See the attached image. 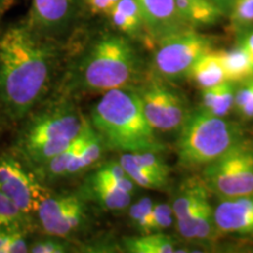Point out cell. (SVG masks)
I'll use <instances>...</instances> for the list:
<instances>
[{"label": "cell", "instance_id": "32", "mask_svg": "<svg viewBox=\"0 0 253 253\" xmlns=\"http://www.w3.org/2000/svg\"><path fill=\"white\" fill-rule=\"evenodd\" d=\"M220 87L221 84H218V86L202 89V108L208 110V112H211V109L213 108V106L217 102L218 96H219Z\"/></svg>", "mask_w": 253, "mask_h": 253}, {"label": "cell", "instance_id": "38", "mask_svg": "<svg viewBox=\"0 0 253 253\" xmlns=\"http://www.w3.org/2000/svg\"><path fill=\"white\" fill-rule=\"evenodd\" d=\"M0 12H1V7H0Z\"/></svg>", "mask_w": 253, "mask_h": 253}, {"label": "cell", "instance_id": "39", "mask_svg": "<svg viewBox=\"0 0 253 253\" xmlns=\"http://www.w3.org/2000/svg\"><path fill=\"white\" fill-rule=\"evenodd\" d=\"M196 1H199V0H196Z\"/></svg>", "mask_w": 253, "mask_h": 253}, {"label": "cell", "instance_id": "36", "mask_svg": "<svg viewBox=\"0 0 253 253\" xmlns=\"http://www.w3.org/2000/svg\"><path fill=\"white\" fill-rule=\"evenodd\" d=\"M213 1L216 2V4L219 5L220 7L224 9V11L227 12V11H229L230 5H231V2H232V0H213Z\"/></svg>", "mask_w": 253, "mask_h": 253}, {"label": "cell", "instance_id": "5", "mask_svg": "<svg viewBox=\"0 0 253 253\" xmlns=\"http://www.w3.org/2000/svg\"><path fill=\"white\" fill-rule=\"evenodd\" d=\"M177 141L179 163L189 169L205 168L239 143L240 131L225 118L199 109L186 115Z\"/></svg>", "mask_w": 253, "mask_h": 253}, {"label": "cell", "instance_id": "18", "mask_svg": "<svg viewBox=\"0 0 253 253\" xmlns=\"http://www.w3.org/2000/svg\"><path fill=\"white\" fill-rule=\"evenodd\" d=\"M217 53L227 81L242 84L253 78V62L242 47L237 45L231 49H218Z\"/></svg>", "mask_w": 253, "mask_h": 253}, {"label": "cell", "instance_id": "30", "mask_svg": "<svg viewBox=\"0 0 253 253\" xmlns=\"http://www.w3.org/2000/svg\"><path fill=\"white\" fill-rule=\"evenodd\" d=\"M58 237H53L48 239L38 240L32 244L30 251L32 253H63L68 251V245L62 240L56 239Z\"/></svg>", "mask_w": 253, "mask_h": 253}, {"label": "cell", "instance_id": "25", "mask_svg": "<svg viewBox=\"0 0 253 253\" xmlns=\"http://www.w3.org/2000/svg\"><path fill=\"white\" fill-rule=\"evenodd\" d=\"M227 12L230 25L236 32L253 26V0H232Z\"/></svg>", "mask_w": 253, "mask_h": 253}, {"label": "cell", "instance_id": "7", "mask_svg": "<svg viewBox=\"0 0 253 253\" xmlns=\"http://www.w3.org/2000/svg\"><path fill=\"white\" fill-rule=\"evenodd\" d=\"M212 38L198 33L195 28L175 32L157 40L154 66L161 77L175 79L188 74L202 55L213 49Z\"/></svg>", "mask_w": 253, "mask_h": 253}, {"label": "cell", "instance_id": "34", "mask_svg": "<svg viewBox=\"0 0 253 253\" xmlns=\"http://www.w3.org/2000/svg\"><path fill=\"white\" fill-rule=\"evenodd\" d=\"M15 231L17 230H0V253H9Z\"/></svg>", "mask_w": 253, "mask_h": 253}, {"label": "cell", "instance_id": "9", "mask_svg": "<svg viewBox=\"0 0 253 253\" xmlns=\"http://www.w3.org/2000/svg\"><path fill=\"white\" fill-rule=\"evenodd\" d=\"M37 213L43 232L58 238L73 235L86 220L84 201L73 194L47 196Z\"/></svg>", "mask_w": 253, "mask_h": 253}, {"label": "cell", "instance_id": "31", "mask_svg": "<svg viewBox=\"0 0 253 253\" xmlns=\"http://www.w3.org/2000/svg\"><path fill=\"white\" fill-rule=\"evenodd\" d=\"M237 45L248 53L253 62V26L237 32Z\"/></svg>", "mask_w": 253, "mask_h": 253}, {"label": "cell", "instance_id": "29", "mask_svg": "<svg viewBox=\"0 0 253 253\" xmlns=\"http://www.w3.org/2000/svg\"><path fill=\"white\" fill-rule=\"evenodd\" d=\"M172 207L169 204H155L153 209V216H151L150 223V233L151 232H163L168 227L171 226L173 221Z\"/></svg>", "mask_w": 253, "mask_h": 253}, {"label": "cell", "instance_id": "37", "mask_svg": "<svg viewBox=\"0 0 253 253\" xmlns=\"http://www.w3.org/2000/svg\"><path fill=\"white\" fill-rule=\"evenodd\" d=\"M6 1H7V0H0V7H1V6H2V5H4Z\"/></svg>", "mask_w": 253, "mask_h": 253}, {"label": "cell", "instance_id": "24", "mask_svg": "<svg viewBox=\"0 0 253 253\" xmlns=\"http://www.w3.org/2000/svg\"><path fill=\"white\" fill-rule=\"evenodd\" d=\"M154 202L149 197H143L132 204L129 209V218L135 229L140 231L141 235L150 233L151 216H153Z\"/></svg>", "mask_w": 253, "mask_h": 253}, {"label": "cell", "instance_id": "17", "mask_svg": "<svg viewBox=\"0 0 253 253\" xmlns=\"http://www.w3.org/2000/svg\"><path fill=\"white\" fill-rule=\"evenodd\" d=\"M186 75L201 89L218 86V84L227 81L225 71L221 66L217 50L214 49L209 50L202 55L191 66Z\"/></svg>", "mask_w": 253, "mask_h": 253}, {"label": "cell", "instance_id": "4", "mask_svg": "<svg viewBox=\"0 0 253 253\" xmlns=\"http://www.w3.org/2000/svg\"><path fill=\"white\" fill-rule=\"evenodd\" d=\"M134 47L126 38L104 36L95 41L74 68L71 84L90 93L126 88L137 72Z\"/></svg>", "mask_w": 253, "mask_h": 253}, {"label": "cell", "instance_id": "19", "mask_svg": "<svg viewBox=\"0 0 253 253\" xmlns=\"http://www.w3.org/2000/svg\"><path fill=\"white\" fill-rule=\"evenodd\" d=\"M108 15L114 26L128 36H136L144 28L141 8L136 0H119Z\"/></svg>", "mask_w": 253, "mask_h": 253}, {"label": "cell", "instance_id": "22", "mask_svg": "<svg viewBox=\"0 0 253 253\" xmlns=\"http://www.w3.org/2000/svg\"><path fill=\"white\" fill-rule=\"evenodd\" d=\"M205 199H208V191L204 182L192 183V184L186 185L173 199L171 207L175 218L181 219V218L185 217L199 204L203 203Z\"/></svg>", "mask_w": 253, "mask_h": 253}, {"label": "cell", "instance_id": "21", "mask_svg": "<svg viewBox=\"0 0 253 253\" xmlns=\"http://www.w3.org/2000/svg\"><path fill=\"white\" fill-rule=\"evenodd\" d=\"M90 192L95 201L107 210H123L128 208L131 202L130 192H126L109 183L91 178Z\"/></svg>", "mask_w": 253, "mask_h": 253}, {"label": "cell", "instance_id": "12", "mask_svg": "<svg viewBox=\"0 0 253 253\" xmlns=\"http://www.w3.org/2000/svg\"><path fill=\"white\" fill-rule=\"evenodd\" d=\"M141 8L144 28L154 40L190 28L176 6V0H136Z\"/></svg>", "mask_w": 253, "mask_h": 253}, {"label": "cell", "instance_id": "14", "mask_svg": "<svg viewBox=\"0 0 253 253\" xmlns=\"http://www.w3.org/2000/svg\"><path fill=\"white\" fill-rule=\"evenodd\" d=\"M177 230L186 239L208 240L217 229L213 217V208L209 199L199 204L185 217L176 219ZM218 230V229H217Z\"/></svg>", "mask_w": 253, "mask_h": 253}, {"label": "cell", "instance_id": "13", "mask_svg": "<svg viewBox=\"0 0 253 253\" xmlns=\"http://www.w3.org/2000/svg\"><path fill=\"white\" fill-rule=\"evenodd\" d=\"M74 0H32L28 26L40 32L55 31L67 24Z\"/></svg>", "mask_w": 253, "mask_h": 253}, {"label": "cell", "instance_id": "3", "mask_svg": "<svg viewBox=\"0 0 253 253\" xmlns=\"http://www.w3.org/2000/svg\"><path fill=\"white\" fill-rule=\"evenodd\" d=\"M88 120L72 102L62 101L33 115L19 135L18 153L34 169L78 140Z\"/></svg>", "mask_w": 253, "mask_h": 253}, {"label": "cell", "instance_id": "11", "mask_svg": "<svg viewBox=\"0 0 253 253\" xmlns=\"http://www.w3.org/2000/svg\"><path fill=\"white\" fill-rule=\"evenodd\" d=\"M218 231L239 236H253V194L223 198L213 209Z\"/></svg>", "mask_w": 253, "mask_h": 253}, {"label": "cell", "instance_id": "2", "mask_svg": "<svg viewBox=\"0 0 253 253\" xmlns=\"http://www.w3.org/2000/svg\"><path fill=\"white\" fill-rule=\"evenodd\" d=\"M89 122L103 144L112 150L160 153L164 149L145 118L136 90L116 88L103 93L91 108Z\"/></svg>", "mask_w": 253, "mask_h": 253}, {"label": "cell", "instance_id": "33", "mask_svg": "<svg viewBox=\"0 0 253 253\" xmlns=\"http://www.w3.org/2000/svg\"><path fill=\"white\" fill-rule=\"evenodd\" d=\"M86 1L94 13L108 14L119 0H86Z\"/></svg>", "mask_w": 253, "mask_h": 253}, {"label": "cell", "instance_id": "1", "mask_svg": "<svg viewBox=\"0 0 253 253\" xmlns=\"http://www.w3.org/2000/svg\"><path fill=\"white\" fill-rule=\"evenodd\" d=\"M54 47L30 26L8 28L0 37V110L12 122L33 112L52 82Z\"/></svg>", "mask_w": 253, "mask_h": 253}, {"label": "cell", "instance_id": "15", "mask_svg": "<svg viewBox=\"0 0 253 253\" xmlns=\"http://www.w3.org/2000/svg\"><path fill=\"white\" fill-rule=\"evenodd\" d=\"M176 6L183 21L191 28L216 25L225 14L213 0H176Z\"/></svg>", "mask_w": 253, "mask_h": 253}, {"label": "cell", "instance_id": "28", "mask_svg": "<svg viewBox=\"0 0 253 253\" xmlns=\"http://www.w3.org/2000/svg\"><path fill=\"white\" fill-rule=\"evenodd\" d=\"M235 84L231 81L223 82L217 102L210 113L216 116H219V118H225V116L229 115L231 110L235 108Z\"/></svg>", "mask_w": 253, "mask_h": 253}, {"label": "cell", "instance_id": "20", "mask_svg": "<svg viewBox=\"0 0 253 253\" xmlns=\"http://www.w3.org/2000/svg\"><path fill=\"white\" fill-rule=\"evenodd\" d=\"M123 246L131 253H173L177 252L175 243L163 232L144 233L141 236L126 237Z\"/></svg>", "mask_w": 253, "mask_h": 253}, {"label": "cell", "instance_id": "35", "mask_svg": "<svg viewBox=\"0 0 253 253\" xmlns=\"http://www.w3.org/2000/svg\"><path fill=\"white\" fill-rule=\"evenodd\" d=\"M238 113L240 114V116H242L243 119H246V120L253 119V95L250 97L248 102H246L244 106L238 110Z\"/></svg>", "mask_w": 253, "mask_h": 253}, {"label": "cell", "instance_id": "8", "mask_svg": "<svg viewBox=\"0 0 253 253\" xmlns=\"http://www.w3.org/2000/svg\"><path fill=\"white\" fill-rule=\"evenodd\" d=\"M0 190L26 216L37 212L41 202L50 195L33 173L9 155L0 157Z\"/></svg>", "mask_w": 253, "mask_h": 253}, {"label": "cell", "instance_id": "16", "mask_svg": "<svg viewBox=\"0 0 253 253\" xmlns=\"http://www.w3.org/2000/svg\"><path fill=\"white\" fill-rule=\"evenodd\" d=\"M103 142L94 128L91 126L89 120H88L87 126H84L82 131L80 144L73 157L71 164H69L67 171H66V177L75 176L78 173L88 169L99 161V158L102 155Z\"/></svg>", "mask_w": 253, "mask_h": 253}, {"label": "cell", "instance_id": "26", "mask_svg": "<svg viewBox=\"0 0 253 253\" xmlns=\"http://www.w3.org/2000/svg\"><path fill=\"white\" fill-rule=\"evenodd\" d=\"M26 214L0 190V230H20Z\"/></svg>", "mask_w": 253, "mask_h": 253}, {"label": "cell", "instance_id": "6", "mask_svg": "<svg viewBox=\"0 0 253 253\" xmlns=\"http://www.w3.org/2000/svg\"><path fill=\"white\" fill-rule=\"evenodd\" d=\"M203 182L221 198L253 194V151L239 142L204 168Z\"/></svg>", "mask_w": 253, "mask_h": 253}, {"label": "cell", "instance_id": "27", "mask_svg": "<svg viewBox=\"0 0 253 253\" xmlns=\"http://www.w3.org/2000/svg\"><path fill=\"white\" fill-rule=\"evenodd\" d=\"M131 154L136 162L140 163L142 167L149 170L154 176H156L164 184H168V177H169L170 169L162 160V157L158 155V153H155V151H142V153Z\"/></svg>", "mask_w": 253, "mask_h": 253}, {"label": "cell", "instance_id": "10", "mask_svg": "<svg viewBox=\"0 0 253 253\" xmlns=\"http://www.w3.org/2000/svg\"><path fill=\"white\" fill-rule=\"evenodd\" d=\"M136 91L145 118L155 130L171 131L181 128L186 115L183 101L175 91L158 81L148 82Z\"/></svg>", "mask_w": 253, "mask_h": 253}, {"label": "cell", "instance_id": "23", "mask_svg": "<svg viewBox=\"0 0 253 253\" xmlns=\"http://www.w3.org/2000/svg\"><path fill=\"white\" fill-rule=\"evenodd\" d=\"M119 162L121 163L126 175L130 177L136 185H140L145 189H163L164 186H167L156 176H154L149 170L136 162L131 153H123Z\"/></svg>", "mask_w": 253, "mask_h": 253}]
</instances>
